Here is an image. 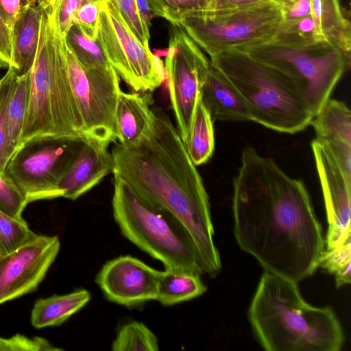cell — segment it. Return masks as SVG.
Returning a JSON list of instances; mask_svg holds the SVG:
<instances>
[{"label":"cell","instance_id":"1","mask_svg":"<svg viewBox=\"0 0 351 351\" xmlns=\"http://www.w3.org/2000/svg\"><path fill=\"white\" fill-rule=\"evenodd\" d=\"M232 213L238 245L265 271L298 283L319 267L325 239L304 182L251 147L233 180Z\"/></svg>","mask_w":351,"mask_h":351},{"label":"cell","instance_id":"2","mask_svg":"<svg viewBox=\"0 0 351 351\" xmlns=\"http://www.w3.org/2000/svg\"><path fill=\"white\" fill-rule=\"evenodd\" d=\"M152 112L150 127L136 143L114 146L112 173L182 223L194 241L203 273L214 278L221 261L203 180L169 116L158 106Z\"/></svg>","mask_w":351,"mask_h":351},{"label":"cell","instance_id":"3","mask_svg":"<svg viewBox=\"0 0 351 351\" xmlns=\"http://www.w3.org/2000/svg\"><path fill=\"white\" fill-rule=\"evenodd\" d=\"M267 351H339L344 337L333 310L307 303L298 283L265 271L247 311Z\"/></svg>","mask_w":351,"mask_h":351},{"label":"cell","instance_id":"4","mask_svg":"<svg viewBox=\"0 0 351 351\" xmlns=\"http://www.w3.org/2000/svg\"><path fill=\"white\" fill-rule=\"evenodd\" d=\"M65 45L56 27L53 7L43 8L19 147L43 136L84 138L82 119L68 77Z\"/></svg>","mask_w":351,"mask_h":351},{"label":"cell","instance_id":"5","mask_svg":"<svg viewBox=\"0 0 351 351\" xmlns=\"http://www.w3.org/2000/svg\"><path fill=\"white\" fill-rule=\"evenodd\" d=\"M210 62L241 93L252 121L291 134L311 125L313 115L292 82L279 70L236 49L210 57Z\"/></svg>","mask_w":351,"mask_h":351},{"label":"cell","instance_id":"6","mask_svg":"<svg viewBox=\"0 0 351 351\" xmlns=\"http://www.w3.org/2000/svg\"><path fill=\"white\" fill-rule=\"evenodd\" d=\"M112 206L122 234L160 261L165 269L203 274L194 241L182 223L170 212L139 195L116 176Z\"/></svg>","mask_w":351,"mask_h":351},{"label":"cell","instance_id":"7","mask_svg":"<svg viewBox=\"0 0 351 351\" xmlns=\"http://www.w3.org/2000/svg\"><path fill=\"white\" fill-rule=\"evenodd\" d=\"M235 49L285 75L313 117L330 98L351 65V58L325 41L291 46L272 38Z\"/></svg>","mask_w":351,"mask_h":351},{"label":"cell","instance_id":"8","mask_svg":"<svg viewBox=\"0 0 351 351\" xmlns=\"http://www.w3.org/2000/svg\"><path fill=\"white\" fill-rule=\"evenodd\" d=\"M282 22L278 5L272 0H261L239 9L188 12L178 24L210 58L225 51L271 40Z\"/></svg>","mask_w":351,"mask_h":351},{"label":"cell","instance_id":"9","mask_svg":"<svg viewBox=\"0 0 351 351\" xmlns=\"http://www.w3.org/2000/svg\"><path fill=\"white\" fill-rule=\"evenodd\" d=\"M84 138L43 136L21 144L8 160L5 174L27 203L62 197L60 182L78 154Z\"/></svg>","mask_w":351,"mask_h":351},{"label":"cell","instance_id":"10","mask_svg":"<svg viewBox=\"0 0 351 351\" xmlns=\"http://www.w3.org/2000/svg\"><path fill=\"white\" fill-rule=\"evenodd\" d=\"M98 40L109 63L135 92L154 91L162 84V60L134 35L110 0L101 2Z\"/></svg>","mask_w":351,"mask_h":351},{"label":"cell","instance_id":"11","mask_svg":"<svg viewBox=\"0 0 351 351\" xmlns=\"http://www.w3.org/2000/svg\"><path fill=\"white\" fill-rule=\"evenodd\" d=\"M65 56L70 85L83 122L84 138L108 145L115 142L116 110L121 91L119 75L112 66H83L66 44Z\"/></svg>","mask_w":351,"mask_h":351},{"label":"cell","instance_id":"12","mask_svg":"<svg viewBox=\"0 0 351 351\" xmlns=\"http://www.w3.org/2000/svg\"><path fill=\"white\" fill-rule=\"evenodd\" d=\"M209 66L210 60L184 29L171 23L164 66L176 129L185 145Z\"/></svg>","mask_w":351,"mask_h":351},{"label":"cell","instance_id":"13","mask_svg":"<svg viewBox=\"0 0 351 351\" xmlns=\"http://www.w3.org/2000/svg\"><path fill=\"white\" fill-rule=\"evenodd\" d=\"M60 248L57 236L35 234L0 256V304L34 291Z\"/></svg>","mask_w":351,"mask_h":351},{"label":"cell","instance_id":"14","mask_svg":"<svg viewBox=\"0 0 351 351\" xmlns=\"http://www.w3.org/2000/svg\"><path fill=\"white\" fill-rule=\"evenodd\" d=\"M311 146L326 211L325 250L350 245L351 179L324 145L313 139Z\"/></svg>","mask_w":351,"mask_h":351},{"label":"cell","instance_id":"15","mask_svg":"<svg viewBox=\"0 0 351 351\" xmlns=\"http://www.w3.org/2000/svg\"><path fill=\"white\" fill-rule=\"evenodd\" d=\"M160 272L136 257L121 256L102 266L95 282L109 301L131 308L156 300Z\"/></svg>","mask_w":351,"mask_h":351},{"label":"cell","instance_id":"16","mask_svg":"<svg viewBox=\"0 0 351 351\" xmlns=\"http://www.w3.org/2000/svg\"><path fill=\"white\" fill-rule=\"evenodd\" d=\"M108 145L95 138H84L78 154L60 182L62 197L76 199L112 173L113 159Z\"/></svg>","mask_w":351,"mask_h":351},{"label":"cell","instance_id":"17","mask_svg":"<svg viewBox=\"0 0 351 351\" xmlns=\"http://www.w3.org/2000/svg\"><path fill=\"white\" fill-rule=\"evenodd\" d=\"M315 140L334 157L351 178V112L346 104L330 98L311 121Z\"/></svg>","mask_w":351,"mask_h":351},{"label":"cell","instance_id":"18","mask_svg":"<svg viewBox=\"0 0 351 351\" xmlns=\"http://www.w3.org/2000/svg\"><path fill=\"white\" fill-rule=\"evenodd\" d=\"M200 97L214 122L252 121L250 111L241 93L210 62L201 86Z\"/></svg>","mask_w":351,"mask_h":351},{"label":"cell","instance_id":"19","mask_svg":"<svg viewBox=\"0 0 351 351\" xmlns=\"http://www.w3.org/2000/svg\"><path fill=\"white\" fill-rule=\"evenodd\" d=\"M43 7L36 1L25 5L18 15L12 30L10 67L15 74L28 73L34 64L40 38Z\"/></svg>","mask_w":351,"mask_h":351},{"label":"cell","instance_id":"20","mask_svg":"<svg viewBox=\"0 0 351 351\" xmlns=\"http://www.w3.org/2000/svg\"><path fill=\"white\" fill-rule=\"evenodd\" d=\"M152 119L149 94L121 91L116 110V136L119 145L136 143L147 131Z\"/></svg>","mask_w":351,"mask_h":351},{"label":"cell","instance_id":"21","mask_svg":"<svg viewBox=\"0 0 351 351\" xmlns=\"http://www.w3.org/2000/svg\"><path fill=\"white\" fill-rule=\"evenodd\" d=\"M311 15L324 41L351 58L350 21L340 0H310Z\"/></svg>","mask_w":351,"mask_h":351},{"label":"cell","instance_id":"22","mask_svg":"<svg viewBox=\"0 0 351 351\" xmlns=\"http://www.w3.org/2000/svg\"><path fill=\"white\" fill-rule=\"evenodd\" d=\"M91 298L86 289L53 295L36 302L31 314L32 324L37 328L58 326L85 306Z\"/></svg>","mask_w":351,"mask_h":351},{"label":"cell","instance_id":"23","mask_svg":"<svg viewBox=\"0 0 351 351\" xmlns=\"http://www.w3.org/2000/svg\"><path fill=\"white\" fill-rule=\"evenodd\" d=\"M206 291L199 274L165 269L160 272L156 300L170 306L197 298Z\"/></svg>","mask_w":351,"mask_h":351},{"label":"cell","instance_id":"24","mask_svg":"<svg viewBox=\"0 0 351 351\" xmlns=\"http://www.w3.org/2000/svg\"><path fill=\"white\" fill-rule=\"evenodd\" d=\"M213 124L214 121L204 106L199 95L186 143L189 155L195 166L205 164L213 156L215 150Z\"/></svg>","mask_w":351,"mask_h":351},{"label":"cell","instance_id":"25","mask_svg":"<svg viewBox=\"0 0 351 351\" xmlns=\"http://www.w3.org/2000/svg\"><path fill=\"white\" fill-rule=\"evenodd\" d=\"M30 71L22 76H18L14 72L12 80L8 104V119L9 138L13 153L20 144L27 113Z\"/></svg>","mask_w":351,"mask_h":351},{"label":"cell","instance_id":"26","mask_svg":"<svg viewBox=\"0 0 351 351\" xmlns=\"http://www.w3.org/2000/svg\"><path fill=\"white\" fill-rule=\"evenodd\" d=\"M65 42L78 62L88 68H107L111 66L99 43L86 37L79 27L74 24L66 33Z\"/></svg>","mask_w":351,"mask_h":351},{"label":"cell","instance_id":"27","mask_svg":"<svg viewBox=\"0 0 351 351\" xmlns=\"http://www.w3.org/2000/svg\"><path fill=\"white\" fill-rule=\"evenodd\" d=\"M113 351H158L156 335L143 323L133 321L123 325L112 343Z\"/></svg>","mask_w":351,"mask_h":351},{"label":"cell","instance_id":"28","mask_svg":"<svg viewBox=\"0 0 351 351\" xmlns=\"http://www.w3.org/2000/svg\"><path fill=\"white\" fill-rule=\"evenodd\" d=\"M273 39L291 46H306L324 41L317 29L311 14L294 21L282 22Z\"/></svg>","mask_w":351,"mask_h":351},{"label":"cell","instance_id":"29","mask_svg":"<svg viewBox=\"0 0 351 351\" xmlns=\"http://www.w3.org/2000/svg\"><path fill=\"white\" fill-rule=\"evenodd\" d=\"M35 234L23 219L13 218L0 210V256L14 250Z\"/></svg>","mask_w":351,"mask_h":351},{"label":"cell","instance_id":"30","mask_svg":"<svg viewBox=\"0 0 351 351\" xmlns=\"http://www.w3.org/2000/svg\"><path fill=\"white\" fill-rule=\"evenodd\" d=\"M153 14L178 24L191 12L207 10L210 0H147Z\"/></svg>","mask_w":351,"mask_h":351},{"label":"cell","instance_id":"31","mask_svg":"<svg viewBox=\"0 0 351 351\" xmlns=\"http://www.w3.org/2000/svg\"><path fill=\"white\" fill-rule=\"evenodd\" d=\"M13 75V70L8 67L5 74L0 78V171L3 172L13 154L8 119V104Z\"/></svg>","mask_w":351,"mask_h":351},{"label":"cell","instance_id":"32","mask_svg":"<svg viewBox=\"0 0 351 351\" xmlns=\"http://www.w3.org/2000/svg\"><path fill=\"white\" fill-rule=\"evenodd\" d=\"M351 245L324 250L319 267L335 276L337 288L350 283Z\"/></svg>","mask_w":351,"mask_h":351},{"label":"cell","instance_id":"33","mask_svg":"<svg viewBox=\"0 0 351 351\" xmlns=\"http://www.w3.org/2000/svg\"><path fill=\"white\" fill-rule=\"evenodd\" d=\"M27 204L17 186L0 171V210L13 218L21 219Z\"/></svg>","mask_w":351,"mask_h":351},{"label":"cell","instance_id":"34","mask_svg":"<svg viewBox=\"0 0 351 351\" xmlns=\"http://www.w3.org/2000/svg\"><path fill=\"white\" fill-rule=\"evenodd\" d=\"M102 1L88 0L83 3L75 16L76 24L82 32L88 38H98L99 13Z\"/></svg>","mask_w":351,"mask_h":351},{"label":"cell","instance_id":"35","mask_svg":"<svg viewBox=\"0 0 351 351\" xmlns=\"http://www.w3.org/2000/svg\"><path fill=\"white\" fill-rule=\"evenodd\" d=\"M119 10L124 22L134 35L144 45L149 46V31L144 26L136 0H110Z\"/></svg>","mask_w":351,"mask_h":351},{"label":"cell","instance_id":"36","mask_svg":"<svg viewBox=\"0 0 351 351\" xmlns=\"http://www.w3.org/2000/svg\"><path fill=\"white\" fill-rule=\"evenodd\" d=\"M61 348L53 346L40 337L29 338L16 335L10 338L0 337V351H56Z\"/></svg>","mask_w":351,"mask_h":351},{"label":"cell","instance_id":"37","mask_svg":"<svg viewBox=\"0 0 351 351\" xmlns=\"http://www.w3.org/2000/svg\"><path fill=\"white\" fill-rule=\"evenodd\" d=\"M86 1L88 0H55L51 4L53 7L56 25L60 36L65 37L69 29L75 24V16L77 10Z\"/></svg>","mask_w":351,"mask_h":351},{"label":"cell","instance_id":"38","mask_svg":"<svg viewBox=\"0 0 351 351\" xmlns=\"http://www.w3.org/2000/svg\"><path fill=\"white\" fill-rule=\"evenodd\" d=\"M280 8L282 22H291L311 14L310 0H272Z\"/></svg>","mask_w":351,"mask_h":351},{"label":"cell","instance_id":"39","mask_svg":"<svg viewBox=\"0 0 351 351\" xmlns=\"http://www.w3.org/2000/svg\"><path fill=\"white\" fill-rule=\"evenodd\" d=\"M36 0H0V17L12 29L22 9Z\"/></svg>","mask_w":351,"mask_h":351},{"label":"cell","instance_id":"40","mask_svg":"<svg viewBox=\"0 0 351 351\" xmlns=\"http://www.w3.org/2000/svg\"><path fill=\"white\" fill-rule=\"evenodd\" d=\"M12 60V30L0 17V67L8 68Z\"/></svg>","mask_w":351,"mask_h":351},{"label":"cell","instance_id":"41","mask_svg":"<svg viewBox=\"0 0 351 351\" xmlns=\"http://www.w3.org/2000/svg\"><path fill=\"white\" fill-rule=\"evenodd\" d=\"M261 0H210L207 10H230L247 7L258 3Z\"/></svg>","mask_w":351,"mask_h":351}]
</instances>
